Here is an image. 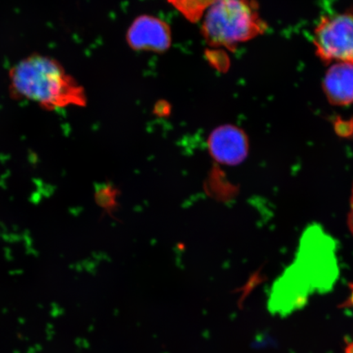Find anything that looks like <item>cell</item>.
Here are the masks:
<instances>
[{
  "label": "cell",
  "instance_id": "obj_1",
  "mask_svg": "<svg viewBox=\"0 0 353 353\" xmlns=\"http://www.w3.org/2000/svg\"><path fill=\"white\" fill-rule=\"evenodd\" d=\"M13 94L47 110L83 107L85 90L65 72L59 61L48 56L30 55L11 69Z\"/></svg>",
  "mask_w": 353,
  "mask_h": 353
},
{
  "label": "cell",
  "instance_id": "obj_2",
  "mask_svg": "<svg viewBox=\"0 0 353 353\" xmlns=\"http://www.w3.org/2000/svg\"><path fill=\"white\" fill-rule=\"evenodd\" d=\"M268 29L256 0H215L205 13L201 33L210 46L234 50Z\"/></svg>",
  "mask_w": 353,
  "mask_h": 353
},
{
  "label": "cell",
  "instance_id": "obj_3",
  "mask_svg": "<svg viewBox=\"0 0 353 353\" xmlns=\"http://www.w3.org/2000/svg\"><path fill=\"white\" fill-rule=\"evenodd\" d=\"M316 55L325 64H353V10L321 17L313 33Z\"/></svg>",
  "mask_w": 353,
  "mask_h": 353
},
{
  "label": "cell",
  "instance_id": "obj_4",
  "mask_svg": "<svg viewBox=\"0 0 353 353\" xmlns=\"http://www.w3.org/2000/svg\"><path fill=\"white\" fill-rule=\"evenodd\" d=\"M126 41L132 50L163 54L171 47L170 26L157 17L140 15L128 29Z\"/></svg>",
  "mask_w": 353,
  "mask_h": 353
},
{
  "label": "cell",
  "instance_id": "obj_5",
  "mask_svg": "<svg viewBox=\"0 0 353 353\" xmlns=\"http://www.w3.org/2000/svg\"><path fill=\"white\" fill-rule=\"evenodd\" d=\"M208 144L212 156L222 164H240L248 156V137L235 125L216 128L210 135Z\"/></svg>",
  "mask_w": 353,
  "mask_h": 353
},
{
  "label": "cell",
  "instance_id": "obj_6",
  "mask_svg": "<svg viewBox=\"0 0 353 353\" xmlns=\"http://www.w3.org/2000/svg\"><path fill=\"white\" fill-rule=\"evenodd\" d=\"M322 90L331 105L347 107L353 103V64L335 63L326 72Z\"/></svg>",
  "mask_w": 353,
  "mask_h": 353
},
{
  "label": "cell",
  "instance_id": "obj_7",
  "mask_svg": "<svg viewBox=\"0 0 353 353\" xmlns=\"http://www.w3.org/2000/svg\"><path fill=\"white\" fill-rule=\"evenodd\" d=\"M189 21H198L215 0H169Z\"/></svg>",
  "mask_w": 353,
  "mask_h": 353
},
{
  "label": "cell",
  "instance_id": "obj_8",
  "mask_svg": "<svg viewBox=\"0 0 353 353\" xmlns=\"http://www.w3.org/2000/svg\"><path fill=\"white\" fill-rule=\"evenodd\" d=\"M347 227L353 236V183L351 191L350 212L347 215Z\"/></svg>",
  "mask_w": 353,
  "mask_h": 353
}]
</instances>
